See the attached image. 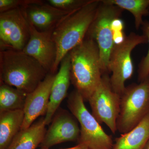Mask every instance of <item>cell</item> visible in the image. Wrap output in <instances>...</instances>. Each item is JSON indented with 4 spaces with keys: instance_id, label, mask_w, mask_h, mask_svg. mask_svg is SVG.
Returning a JSON list of instances; mask_svg holds the SVG:
<instances>
[{
    "instance_id": "1",
    "label": "cell",
    "mask_w": 149,
    "mask_h": 149,
    "mask_svg": "<svg viewBox=\"0 0 149 149\" xmlns=\"http://www.w3.org/2000/svg\"><path fill=\"white\" fill-rule=\"evenodd\" d=\"M100 0H92L85 6L67 15L53 30L57 49L55 62L51 73L56 74L63 58L83 42L97 14Z\"/></svg>"
},
{
    "instance_id": "2",
    "label": "cell",
    "mask_w": 149,
    "mask_h": 149,
    "mask_svg": "<svg viewBox=\"0 0 149 149\" xmlns=\"http://www.w3.org/2000/svg\"><path fill=\"white\" fill-rule=\"evenodd\" d=\"M69 53L71 81L85 101H88L103 75L98 46L95 40L86 37Z\"/></svg>"
},
{
    "instance_id": "3",
    "label": "cell",
    "mask_w": 149,
    "mask_h": 149,
    "mask_svg": "<svg viewBox=\"0 0 149 149\" xmlns=\"http://www.w3.org/2000/svg\"><path fill=\"white\" fill-rule=\"evenodd\" d=\"M48 73L39 62L22 51L0 52L1 81L27 95L33 92Z\"/></svg>"
},
{
    "instance_id": "4",
    "label": "cell",
    "mask_w": 149,
    "mask_h": 149,
    "mask_svg": "<svg viewBox=\"0 0 149 149\" xmlns=\"http://www.w3.org/2000/svg\"><path fill=\"white\" fill-rule=\"evenodd\" d=\"M85 102L76 90L70 94L67 100L68 109L80 124L78 144L87 149H112L113 144L111 136L105 132L98 121L88 110Z\"/></svg>"
},
{
    "instance_id": "5",
    "label": "cell",
    "mask_w": 149,
    "mask_h": 149,
    "mask_svg": "<svg viewBox=\"0 0 149 149\" xmlns=\"http://www.w3.org/2000/svg\"><path fill=\"white\" fill-rule=\"evenodd\" d=\"M149 114V76L127 87L120 96L117 131L127 133Z\"/></svg>"
},
{
    "instance_id": "6",
    "label": "cell",
    "mask_w": 149,
    "mask_h": 149,
    "mask_svg": "<svg viewBox=\"0 0 149 149\" xmlns=\"http://www.w3.org/2000/svg\"><path fill=\"white\" fill-rule=\"evenodd\" d=\"M147 43L146 36L132 32L126 36L122 43L115 45L110 56L109 70V73H112L110 77L111 88L119 95L121 96L125 90V82L133 74L132 51L137 46Z\"/></svg>"
},
{
    "instance_id": "7",
    "label": "cell",
    "mask_w": 149,
    "mask_h": 149,
    "mask_svg": "<svg viewBox=\"0 0 149 149\" xmlns=\"http://www.w3.org/2000/svg\"><path fill=\"white\" fill-rule=\"evenodd\" d=\"M123 10L117 6L105 2L104 0L101 1L95 17L86 35L95 40L98 46L103 75L109 73L110 56L115 45L112 22L120 17Z\"/></svg>"
},
{
    "instance_id": "8",
    "label": "cell",
    "mask_w": 149,
    "mask_h": 149,
    "mask_svg": "<svg viewBox=\"0 0 149 149\" xmlns=\"http://www.w3.org/2000/svg\"><path fill=\"white\" fill-rule=\"evenodd\" d=\"M92 114L100 124L104 123L115 134L120 110V96L113 90L108 74L102 75L100 82L88 100Z\"/></svg>"
},
{
    "instance_id": "9",
    "label": "cell",
    "mask_w": 149,
    "mask_h": 149,
    "mask_svg": "<svg viewBox=\"0 0 149 149\" xmlns=\"http://www.w3.org/2000/svg\"><path fill=\"white\" fill-rule=\"evenodd\" d=\"M29 37V22L22 8L0 13L1 51H22Z\"/></svg>"
},
{
    "instance_id": "10",
    "label": "cell",
    "mask_w": 149,
    "mask_h": 149,
    "mask_svg": "<svg viewBox=\"0 0 149 149\" xmlns=\"http://www.w3.org/2000/svg\"><path fill=\"white\" fill-rule=\"evenodd\" d=\"M51 123L40 146L41 148L49 149L64 142L78 141L80 127L72 113L65 110L57 111Z\"/></svg>"
},
{
    "instance_id": "11",
    "label": "cell",
    "mask_w": 149,
    "mask_h": 149,
    "mask_svg": "<svg viewBox=\"0 0 149 149\" xmlns=\"http://www.w3.org/2000/svg\"><path fill=\"white\" fill-rule=\"evenodd\" d=\"M29 23L30 37L22 51L39 62L48 73H51L57 55L53 30L40 31Z\"/></svg>"
},
{
    "instance_id": "12",
    "label": "cell",
    "mask_w": 149,
    "mask_h": 149,
    "mask_svg": "<svg viewBox=\"0 0 149 149\" xmlns=\"http://www.w3.org/2000/svg\"><path fill=\"white\" fill-rule=\"evenodd\" d=\"M56 74L48 73L38 87L32 93L27 94L23 109L24 122L21 130L30 127L37 118L45 116Z\"/></svg>"
},
{
    "instance_id": "13",
    "label": "cell",
    "mask_w": 149,
    "mask_h": 149,
    "mask_svg": "<svg viewBox=\"0 0 149 149\" xmlns=\"http://www.w3.org/2000/svg\"><path fill=\"white\" fill-rule=\"evenodd\" d=\"M22 8L28 21L40 31L53 30L63 18L74 12L61 10L44 2Z\"/></svg>"
},
{
    "instance_id": "14",
    "label": "cell",
    "mask_w": 149,
    "mask_h": 149,
    "mask_svg": "<svg viewBox=\"0 0 149 149\" xmlns=\"http://www.w3.org/2000/svg\"><path fill=\"white\" fill-rule=\"evenodd\" d=\"M70 81V57L69 53L61 61L52 86L47 111L44 117L46 125L51 123L61 104L66 97Z\"/></svg>"
},
{
    "instance_id": "15",
    "label": "cell",
    "mask_w": 149,
    "mask_h": 149,
    "mask_svg": "<svg viewBox=\"0 0 149 149\" xmlns=\"http://www.w3.org/2000/svg\"><path fill=\"white\" fill-rule=\"evenodd\" d=\"M149 140V114L127 133L116 139L112 149H144Z\"/></svg>"
},
{
    "instance_id": "16",
    "label": "cell",
    "mask_w": 149,
    "mask_h": 149,
    "mask_svg": "<svg viewBox=\"0 0 149 149\" xmlns=\"http://www.w3.org/2000/svg\"><path fill=\"white\" fill-rule=\"evenodd\" d=\"M24 117L23 110L0 113V149H7L21 130Z\"/></svg>"
},
{
    "instance_id": "17",
    "label": "cell",
    "mask_w": 149,
    "mask_h": 149,
    "mask_svg": "<svg viewBox=\"0 0 149 149\" xmlns=\"http://www.w3.org/2000/svg\"><path fill=\"white\" fill-rule=\"evenodd\" d=\"M44 118L30 127L20 130L7 149H36L42 142L46 131Z\"/></svg>"
},
{
    "instance_id": "18",
    "label": "cell",
    "mask_w": 149,
    "mask_h": 149,
    "mask_svg": "<svg viewBox=\"0 0 149 149\" xmlns=\"http://www.w3.org/2000/svg\"><path fill=\"white\" fill-rule=\"evenodd\" d=\"M27 95L1 81L0 113L24 109Z\"/></svg>"
},
{
    "instance_id": "19",
    "label": "cell",
    "mask_w": 149,
    "mask_h": 149,
    "mask_svg": "<svg viewBox=\"0 0 149 149\" xmlns=\"http://www.w3.org/2000/svg\"><path fill=\"white\" fill-rule=\"evenodd\" d=\"M105 2L117 6L130 12L134 18L135 27L139 29L143 23V17L148 15L149 0H104Z\"/></svg>"
},
{
    "instance_id": "20",
    "label": "cell",
    "mask_w": 149,
    "mask_h": 149,
    "mask_svg": "<svg viewBox=\"0 0 149 149\" xmlns=\"http://www.w3.org/2000/svg\"><path fill=\"white\" fill-rule=\"evenodd\" d=\"M141 29L143 35L146 36L149 44V49L146 55L141 60L138 70V79L139 82L145 80L149 76V20L144 21Z\"/></svg>"
},
{
    "instance_id": "21",
    "label": "cell",
    "mask_w": 149,
    "mask_h": 149,
    "mask_svg": "<svg viewBox=\"0 0 149 149\" xmlns=\"http://www.w3.org/2000/svg\"><path fill=\"white\" fill-rule=\"evenodd\" d=\"M92 0H48L47 2L56 8L66 11L78 10L90 3Z\"/></svg>"
},
{
    "instance_id": "22",
    "label": "cell",
    "mask_w": 149,
    "mask_h": 149,
    "mask_svg": "<svg viewBox=\"0 0 149 149\" xmlns=\"http://www.w3.org/2000/svg\"><path fill=\"white\" fill-rule=\"evenodd\" d=\"M43 2L40 0H0V13L14 9L24 8L33 4Z\"/></svg>"
},
{
    "instance_id": "23",
    "label": "cell",
    "mask_w": 149,
    "mask_h": 149,
    "mask_svg": "<svg viewBox=\"0 0 149 149\" xmlns=\"http://www.w3.org/2000/svg\"><path fill=\"white\" fill-rule=\"evenodd\" d=\"M124 23L120 17L116 18L112 22L111 29L113 33L115 32L123 31Z\"/></svg>"
},
{
    "instance_id": "24",
    "label": "cell",
    "mask_w": 149,
    "mask_h": 149,
    "mask_svg": "<svg viewBox=\"0 0 149 149\" xmlns=\"http://www.w3.org/2000/svg\"><path fill=\"white\" fill-rule=\"evenodd\" d=\"M64 149H87L85 147L80 144H78L76 146L72 147V148H68Z\"/></svg>"
},
{
    "instance_id": "25",
    "label": "cell",
    "mask_w": 149,
    "mask_h": 149,
    "mask_svg": "<svg viewBox=\"0 0 149 149\" xmlns=\"http://www.w3.org/2000/svg\"><path fill=\"white\" fill-rule=\"evenodd\" d=\"M144 149H149V141H148L146 146Z\"/></svg>"
},
{
    "instance_id": "26",
    "label": "cell",
    "mask_w": 149,
    "mask_h": 149,
    "mask_svg": "<svg viewBox=\"0 0 149 149\" xmlns=\"http://www.w3.org/2000/svg\"><path fill=\"white\" fill-rule=\"evenodd\" d=\"M148 15L149 17V13H148Z\"/></svg>"
},
{
    "instance_id": "27",
    "label": "cell",
    "mask_w": 149,
    "mask_h": 149,
    "mask_svg": "<svg viewBox=\"0 0 149 149\" xmlns=\"http://www.w3.org/2000/svg\"><path fill=\"white\" fill-rule=\"evenodd\" d=\"M41 149H43V148H41Z\"/></svg>"
}]
</instances>
